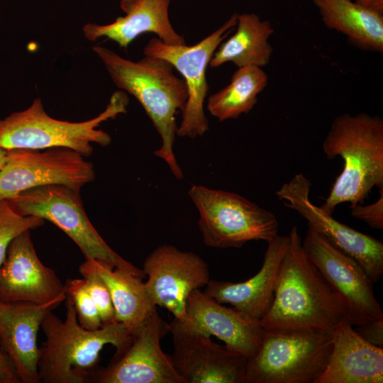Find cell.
I'll list each match as a JSON object with an SVG mask.
<instances>
[{
    "mask_svg": "<svg viewBox=\"0 0 383 383\" xmlns=\"http://www.w3.org/2000/svg\"><path fill=\"white\" fill-rule=\"evenodd\" d=\"M288 238L273 299L260 323L265 331L304 328L332 335L343 319L340 305L306 254L296 226Z\"/></svg>",
    "mask_w": 383,
    "mask_h": 383,
    "instance_id": "obj_1",
    "label": "cell"
},
{
    "mask_svg": "<svg viewBox=\"0 0 383 383\" xmlns=\"http://www.w3.org/2000/svg\"><path fill=\"white\" fill-rule=\"evenodd\" d=\"M92 50L115 85L133 96L143 107L162 140L155 155L165 161L177 179H182L183 172L173 146L178 129L176 115L184 111L188 98L184 80L174 74L170 62L160 57L145 56L132 61L107 48L94 46Z\"/></svg>",
    "mask_w": 383,
    "mask_h": 383,
    "instance_id": "obj_2",
    "label": "cell"
},
{
    "mask_svg": "<svg viewBox=\"0 0 383 383\" xmlns=\"http://www.w3.org/2000/svg\"><path fill=\"white\" fill-rule=\"evenodd\" d=\"M327 159L340 157L343 168L320 206L332 215L339 204H361L372 189L383 188V120L366 113L334 118L322 144Z\"/></svg>",
    "mask_w": 383,
    "mask_h": 383,
    "instance_id": "obj_3",
    "label": "cell"
},
{
    "mask_svg": "<svg viewBox=\"0 0 383 383\" xmlns=\"http://www.w3.org/2000/svg\"><path fill=\"white\" fill-rule=\"evenodd\" d=\"M65 303V321L50 310L41 323L45 340L40 348V382L91 383L102 348L111 344L119 353L129 345L131 335L117 321L96 330L86 329L79 324L71 299L66 296Z\"/></svg>",
    "mask_w": 383,
    "mask_h": 383,
    "instance_id": "obj_4",
    "label": "cell"
},
{
    "mask_svg": "<svg viewBox=\"0 0 383 383\" xmlns=\"http://www.w3.org/2000/svg\"><path fill=\"white\" fill-rule=\"evenodd\" d=\"M128 98L123 90L115 91L106 109L97 116L82 122H70L50 116L40 99L26 109L0 119V148L45 149L62 147L74 150L87 157L93 152L92 144L107 146L109 133L98 127L118 114L126 112Z\"/></svg>",
    "mask_w": 383,
    "mask_h": 383,
    "instance_id": "obj_5",
    "label": "cell"
},
{
    "mask_svg": "<svg viewBox=\"0 0 383 383\" xmlns=\"http://www.w3.org/2000/svg\"><path fill=\"white\" fill-rule=\"evenodd\" d=\"M333 348L331 334L310 329L264 330L248 360L245 383H316Z\"/></svg>",
    "mask_w": 383,
    "mask_h": 383,
    "instance_id": "obj_6",
    "label": "cell"
},
{
    "mask_svg": "<svg viewBox=\"0 0 383 383\" xmlns=\"http://www.w3.org/2000/svg\"><path fill=\"white\" fill-rule=\"evenodd\" d=\"M188 194L207 246L240 248L249 241L268 243L278 235L276 216L238 194L202 185H192Z\"/></svg>",
    "mask_w": 383,
    "mask_h": 383,
    "instance_id": "obj_7",
    "label": "cell"
},
{
    "mask_svg": "<svg viewBox=\"0 0 383 383\" xmlns=\"http://www.w3.org/2000/svg\"><path fill=\"white\" fill-rule=\"evenodd\" d=\"M22 216H33L47 220L79 247L86 259L105 262L143 278V270L126 261L114 252L89 221L79 192L64 185H46L25 190L7 199Z\"/></svg>",
    "mask_w": 383,
    "mask_h": 383,
    "instance_id": "obj_8",
    "label": "cell"
},
{
    "mask_svg": "<svg viewBox=\"0 0 383 383\" xmlns=\"http://www.w3.org/2000/svg\"><path fill=\"white\" fill-rule=\"evenodd\" d=\"M78 152L62 147L16 148L5 152L0 168V198L46 185H64L80 192L95 179L91 162Z\"/></svg>",
    "mask_w": 383,
    "mask_h": 383,
    "instance_id": "obj_9",
    "label": "cell"
},
{
    "mask_svg": "<svg viewBox=\"0 0 383 383\" xmlns=\"http://www.w3.org/2000/svg\"><path fill=\"white\" fill-rule=\"evenodd\" d=\"M237 15L233 14L217 30L194 45H169L157 38H152L143 49L145 56L168 61L184 77L188 98L177 129L179 136L196 138L209 130V121L204 110L209 89L206 71L216 50L234 30Z\"/></svg>",
    "mask_w": 383,
    "mask_h": 383,
    "instance_id": "obj_10",
    "label": "cell"
},
{
    "mask_svg": "<svg viewBox=\"0 0 383 383\" xmlns=\"http://www.w3.org/2000/svg\"><path fill=\"white\" fill-rule=\"evenodd\" d=\"M303 248L335 294L343 320L357 326L383 318L373 282L363 268L308 226Z\"/></svg>",
    "mask_w": 383,
    "mask_h": 383,
    "instance_id": "obj_11",
    "label": "cell"
},
{
    "mask_svg": "<svg viewBox=\"0 0 383 383\" xmlns=\"http://www.w3.org/2000/svg\"><path fill=\"white\" fill-rule=\"evenodd\" d=\"M169 331V323L154 306L131 333L129 345L115 353L106 367H99L91 383H183L170 355L161 349L160 340Z\"/></svg>",
    "mask_w": 383,
    "mask_h": 383,
    "instance_id": "obj_12",
    "label": "cell"
},
{
    "mask_svg": "<svg viewBox=\"0 0 383 383\" xmlns=\"http://www.w3.org/2000/svg\"><path fill=\"white\" fill-rule=\"evenodd\" d=\"M311 182L302 173L295 174L276 192L284 205L296 211L308 226L336 248L355 260L373 283L383 274V243L345 225L315 205L309 198Z\"/></svg>",
    "mask_w": 383,
    "mask_h": 383,
    "instance_id": "obj_13",
    "label": "cell"
},
{
    "mask_svg": "<svg viewBox=\"0 0 383 383\" xmlns=\"http://www.w3.org/2000/svg\"><path fill=\"white\" fill-rule=\"evenodd\" d=\"M143 270L153 304L165 308L177 320L185 314L189 294L210 281L208 265L199 255L167 244L146 257Z\"/></svg>",
    "mask_w": 383,
    "mask_h": 383,
    "instance_id": "obj_14",
    "label": "cell"
},
{
    "mask_svg": "<svg viewBox=\"0 0 383 383\" xmlns=\"http://www.w3.org/2000/svg\"><path fill=\"white\" fill-rule=\"evenodd\" d=\"M176 330L204 336H216L248 359L259 350L264 330L256 321L234 307L222 306L199 289L189 296L184 317L169 323Z\"/></svg>",
    "mask_w": 383,
    "mask_h": 383,
    "instance_id": "obj_15",
    "label": "cell"
},
{
    "mask_svg": "<svg viewBox=\"0 0 383 383\" xmlns=\"http://www.w3.org/2000/svg\"><path fill=\"white\" fill-rule=\"evenodd\" d=\"M66 298L65 284L39 259L30 231L17 235L0 266V299L59 305Z\"/></svg>",
    "mask_w": 383,
    "mask_h": 383,
    "instance_id": "obj_16",
    "label": "cell"
},
{
    "mask_svg": "<svg viewBox=\"0 0 383 383\" xmlns=\"http://www.w3.org/2000/svg\"><path fill=\"white\" fill-rule=\"evenodd\" d=\"M172 364L183 383H245L248 358L211 337L170 331Z\"/></svg>",
    "mask_w": 383,
    "mask_h": 383,
    "instance_id": "obj_17",
    "label": "cell"
},
{
    "mask_svg": "<svg viewBox=\"0 0 383 383\" xmlns=\"http://www.w3.org/2000/svg\"><path fill=\"white\" fill-rule=\"evenodd\" d=\"M57 306L0 299V344L21 383H40L38 333L47 312Z\"/></svg>",
    "mask_w": 383,
    "mask_h": 383,
    "instance_id": "obj_18",
    "label": "cell"
},
{
    "mask_svg": "<svg viewBox=\"0 0 383 383\" xmlns=\"http://www.w3.org/2000/svg\"><path fill=\"white\" fill-rule=\"evenodd\" d=\"M171 0H121L120 7L125 13L111 23L99 25L88 23L82 30L90 40L105 37L127 48L138 36L152 33L166 44L186 45L183 35L173 28L169 17Z\"/></svg>",
    "mask_w": 383,
    "mask_h": 383,
    "instance_id": "obj_19",
    "label": "cell"
},
{
    "mask_svg": "<svg viewBox=\"0 0 383 383\" xmlns=\"http://www.w3.org/2000/svg\"><path fill=\"white\" fill-rule=\"evenodd\" d=\"M288 242V235H279L269 241L260 270L248 280L233 283L210 279L203 292L218 303L229 304L260 321L272 303Z\"/></svg>",
    "mask_w": 383,
    "mask_h": 383,
    "instance_id": "obj_20",
    "label": "cell"
},
{
    "mask_svg": "<svg viewBox=\"0 0 383 383\" xmlns=\"http://www.w3.org/2000/svg\"><path fill=\"white\" fill-rule=\"evenodd\" d=\"M332 337L327 366L316 383H382V348L363 340L343 319Z\"/></svg>",
    "mask_w": 383,
    "mask_h": 383,
    "instance_id": "obj_21",
    "label": "cell"
},
{
    "mask_svg": "<svg viewBox=\"0 0 383 383\" xmlns=\"http://www.w3.org/2000/svg\"><path fill=\"white\" fill-rule=\"evenodd\" d=\"M324 26L364 51L383 52V13L354 0H312Z\"/></svg>",
    "mask_w": 383,
    "mask_h": 383,
    "instance_id": "obj_22",
    "label": "cell"
},
{
    "mask_svg": "<svg viewBox=\"0 0 383 383\" xmlns=\"http://www.w3.org/2000/svg\"><path fill=\"white\" fill-rule=\"evenodd\" d=\"M79 270L97 274L106 284L112 299L117 322L130 333L147 317L153 304L142 278L100 260L86 259Z\"/></svg>",
    "mask_w": 383,
    "mask_h": 383,
    "instance_id": "obj_23",
    "label": "cell"
},
{
    "mask_svg": "<svg viewBox=\"0 0 383 383\" xmlns=\"http://www.w3.org/2000/svg\"><path fill=\"white\" fill-rule=\"evenodd\" d=\"M236 30L223 41L214 52L209 66L218 67L232 62L238 67H263L271 60L273 48L270 38L274 29L267 20H262L255 13L237 15Z\"/></svg>",
    "mask_w": 383,
    "mask_h": 383,
    "instance_id": "obj_24",
    "label": "cell"
},
{
    "mask_svg": "<svg viewBox=\"0 0 383 383\" xmlns=\"http://www.w3.org/2000/svg\"><path fill=\"white\" fill-rule=\"evenodd\" d=\"M267 83L268 75L262 67H238L230 83L209 97L206 108L220 121L238 118L253 109Z\"/></svg>",
    "mask_w": 383,
    "mask_h": 383,
    "instance_id": "obj_25",
    "label": "cell"
},
{
    "mask_svg": "<svg viewBox=\"0 0 383 383\" xmlns=\"http://www.w3.org/2000/svg\"><path fill=\"white\" fill-rule=\"evenodd\" d=\"M43 219L17 213L7 199L0 198V266L11 242L19 234L43 226Z\"/></svg>",
    "mask_w": 383,
    "mask_h": 383,
    "instance_id": "obj_26",
    "label": "cell"
},
{
    "mask_svg": "<svg viewBox=\"0 0 383 383\" xmlns=\"http://www.w3.org/2000/svg\"><path fill=\"white\" fill-rule=\"evenodd\" d=\"M66 296L73 303L79 324L88 330H96L103 325L98 309L91 297L84 277L68 279L65 284Z\"/></svg>",
    "mask_w": 383,
    "mask_h": 383,
    "instance_id": "obj_27",
    "label": "cell"
},
{
    "mask_svg": "<svg viewBox=\"0 0 383 383\" xmlns=\"http://www.w3.org/2000/svg\"><path fill=\"white\" fill-rule=\"evenodd\" d=\"M82 276L85 279L87 290L98 309L102 325L116 322L111 294L104 280L94 272L84 273Z\"/></svg>",
    "mask_w": 383,
    "mask_h": 383,
    "instance_id": "obj_28",
    "label": "cell"
},
{
    "mask_svg": "<svg viewBox=\"0 0 383 383\" xmlns=\"http://www.w3.org/2000/svg\"><path fill=\"white\" fill-rule=\"evenodd\" d=\"M351 209V215L357 219L365 222L372 228H383V188L377 201L369 205L357 204Z\"/></svg>",
    "mask_w": 383,
    "mask_h": 383,
    "instance_id": "obj_29",
    "label": "cell"
},
{
    "mask_svg": "<svg viewBox=\"0 0 383 383\" xmlns=\"http://www.w3.org/2000/svg\"><path fill=\"white\" fill-rule=\"evenodd\" d=\"M356 333L367 343L377 347L383 346V318L355 326Z\"/></svg>",
    "mask_w": 383,
    "mask_h": 383,
    "instance_id": "obj_30",
    "label": "cell"
},
{
    "mask_svg": "<svg viewBox=\"0 0 383 383\" xmlns=\"http://www.w3.org/2000/svg\"><path fill=\"white\" fill-rule=\"evenodd\" d=\"M0 383H21L11 361L0 344Z\"/></svg>",
    "mask_w": 383,
    "mask_h": 383,
    "instance_id": "obj_31",
    "label": "cell"
},
{
    "mask_svg": "<svg viewBox=\"0 0 383 383\" xmlns=\"http://www.w3.org/2000/svg\"><path fill=\"white\" fill-rule=\"evenodd\" d=\"M354 1L369 9L383 13V0H354Z\"/></svg>",
    "mask_w": 383,
    "mask_h": 383,
    "instance_id": "obj_32",
    "label": "cell"
},
{
    "mask_svg": "<svg viewBox=\"0 0 383 383\" xmlns=\"http://www.w3.org/2000/svg\"><path fill=\"white\" fill-rule=\"evenodd\" d=\"M5 150L0 148V168L3 165L5 160Z\"/></svg>",
    "mask_w": 383,
    "mask_h": 383,
    "instance_id": "obj_33",
    "label": "cell"
}]
</instances>
